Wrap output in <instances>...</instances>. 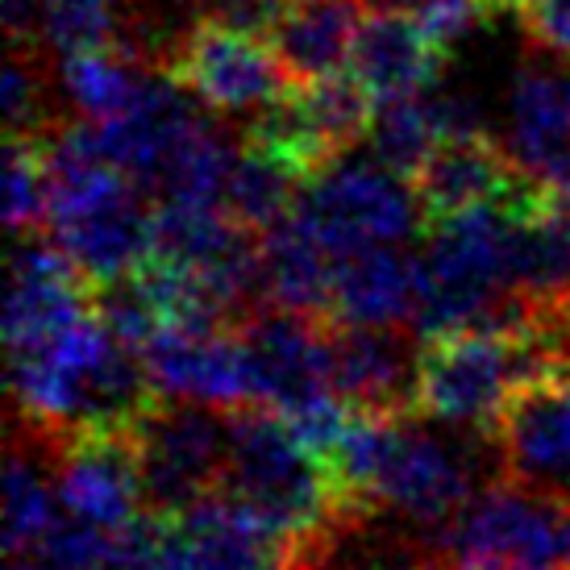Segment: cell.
<instances>
[{
    "mask_svg": "<svg viewBox=\"0 0 570 570\" xmlns=\"http://www.w3.org/2000/svg\"><path fill=\"white\" fill-rule=\"evenodd\" d=\"M438 570H570V512L562 495L491 479L429 538Z\"/></svg>",
    "mask_w": 570,
    "mask_h": 570,
    "instance_id": "obj_4",
    "label": "cell"
},
{
    "mask_svg": "<svg viewBox=\"0 0 570 570\" xmlns=\"http://www.w3.org/2000/svg\"><path fill=\"white\" fill-rule=\"evenodd\" d=\"M59 491H55V466L50 445L42 433L17 421L9 442V466H4V550L9 558H30L38 541L59 521Z\"/></svg>",
    "mask_w": 570,
    "mask_h": 570,
    "instance_id": "obj_20",
    "label": "cell"
},
{
    "mask_svg": "<svg viewBox=\"0 0 570 570\" xmlns=\"http://www.w3.org/2000/svg\"><path fill=\"white\" fill-rule=\"evenodd\" d=\"M366 0H287L271 47L292 83H321L346 76L354 42L366 26Z\"/></svg>",
    "mask_w": 570,
    "mask_h": 570,
    "instance_id": "obj_18",
    "label": "cell"
},
{
    "mask_svg": "<svg viewBox=\"0 0 570 570\" xmlns=\"http://www.w3.org/2000/svg\"><path fill=\"white\" fill-rule=\"evenodd\" d=\"M38 146L50 179L42 225L47 238L96 292L129 279L155 246V208L146 205L150 196L105 155L96 126L80 117L47 134Z\"/></svg>",
    "mask_w": 570,
    "mask_h": 570,
    "instance_id": "obj_1",
    "label": "cell"
},
{
    "mask_svg": "<svg viewBox=\"0 0 570 570\" xmlns=\"http://www.w3.org/2000/svg\"><path fill=\"white\" fill-rule=\"evenodd\" d=\"M562 366L541 337L512 330H445L421 337L416 412L442 425L491 433L517 387Z\"/></svg>",
    "mask_w": 570,
    "mask_h": 570,
    "instance_id": "obj_3",
    "label": "cell"
},
{
    "mask_svg": "<svg viewBox=\"0 0 570 570\" xmlns=\"http://www.w3.org/2000/svg\"><path fill=\"white\" fill-rule=\"evenodd\" d=\"M308 175L292 159H284L279 150H271L258 138H242L238 159L229 167V184H225V213L238 225L267 234L275 225L296 213L301 188Z\"/></svg>",
    "mask_w": 570,
    "mask_h": 570,
    "instance_id": "obj_22",
    "label": "cell"
},
{
    "mask_svg": "<svg viewBox=\"0 0 570 570\" xmlns=\"http://www.w3.org/2000/svg\"><path fill=\"white\" fill-rule=\"evenodd\" d=\"M96 47H117V0H42L38 50L67 59Z\"/></svg>",
    "mask_w": 570,
    "mask_h": 570,
    "instance_id": "obj_23",
    "label": "cell"
},
{
    "mask_svg": "<svg viewBox=\"0 0 570 570\" xmlns=\"http://www.w3.org/2000/svg\"><path fill=\"white\" fill-rule=\"evenodd\" d=\"M238 342L250 366L254 404L292 416L317 400L337 396L330 375V321L325 317L258 304L238 325Z\"/></svg>",
    "mask_w": 570,
    "mask_h": 570,
    "instance_id": "obj_8",
    "label": "cell"
},
{
    "mask_svg": "<svg viewBox=\"0 0 570 570\" xmlns=\"http://www.w3.org/2000/svg\"><path fill=\"white\" fill-rule=\"evenodd\" d=\"M412 333V325L330 321L333 392L366 412H416L421 342Z\"/></svg>",
    "mask_w": 570,
    "mask_h": 570,
    "instance_id": "obj_14",
    "label": "cell"
},
{
    "mask_svg": "<svg viewBox=\"0 0 570 570\" xmlns=\"http://www.w3.org/2000/svg\"><path fill=\"white\" fill-rule=\"evenodd\" d=\"M163 396L200 400L213 409L238 412L254 404L250 366L242 354L238 330L222 325H175L163 321L138 350Z\"/></svg>",
    "mask_w": 570,
    "mask_h": 570,
    "instance_id": "obj_13",
    "label": "cell"
},
{
    "mask_svg": "<svg viewBox=\"0 0 570 570\" xmlns=\"http://www.w3.org/2000/svg\"><path fill=\"white\" fill-rule=\"evenodd\" d=\"M500 471L512 483L570 495V363L541 371L517 387L491 429Z\"/></svg>",
    "mask_w": 570,
    "mask_h": 570,
    "instance_id": "obj_12",
    "label": "cell"
},
{
    "mask_svg": "<svg viewBox=\"0 0 570 570\" xmlns=\"http://www.w3.org/2000/svg\"><path fill=\"white\" fill-rule=\"evenodd\" d=\"M375 13H421L429 0H366Z\"/></svg>",
    "mask_w": 570,
    "mask_h": 570,
    "instance_id": "obj_29",
    "label": "cell"
},
{
    "mask_svg": "<svg viewBox=\"0 0 570 570\" xmlns=\"http://www.w3.org/2000/svg\"><path fill=\"white\" fill-rule=\"evenodd\" d=\"M416 570H438V567H433V562H425V567H416Z\"/></svg>",
    "mask_w": 570,
    "mask_h": 570,
    "instance_id": "obj_32",
    "label": "cell"
},
{
    "mask_svg": "<svg viewBox=\"0 0 570 570\" xmlns=\"http://www.w3.org/2000/svg\"><path fill=\"white\" fill-rule=\"evenodd\" d=\"M109 541V529L83 521V517H71V512H59V521L50 524V533L38 541V550L30 558L42 570H96Z\"/></svg>",
    "mask_w": 570,
    "mask_h": 570,
    "instance_id": "obj_26",
    "label": "cell"
},
{
    "mask_svg": "<svg viewBox=\"0 0 570 570\" xmlns=\"http://www.w3.org/2000/svg\"><path fill=\"white\" fill-rule=\"evenodd\" d=\"M375 100L354 76H333L321 83H292L263 117L246 121V134L279 150L304 175L346 155L366 138Z\"/></svg>",
    "mask_w": 570,
    "mask_h": 570,
    "instance_id": "obj_10",
    "label": "cell"
},
{
    "mask_svg": "<svg viewBox=\"0 0 570 570\" xmlns=\"http://www.w3.org/2000/svg\"><path fill=\"white\" fill-rule=\"evenodd\" d=\"M333 271H337V258L308 229L301 213H292L275 229L263 234V292H267V304L330 321Z\"/></svg>",
    "mask_w": 570,
    "mask_h": 570,
    "instance_id": "obj_19",
    "label": "cell"
},
{
    "mask_svg": "<svg viewBox=\"0 0 570 570\" xmlns=\"http://www.w3.org/2000/svg\"><path fill=\"white\" fill-rule=\"evenodd\" d=\"M200 9H205V21H213V26L271 38V30L284 17L287 0H200Z\"/></svg>",
    "mask_w": 570,
    "mask_h": 570,
    "instance_id": "obj_27",
    "label": "cell"
},
{
    "mask_svg": "<svg viewBox=\"0 0 570 570\" xmlns=\"http://www.w3.org/2000/svg\"><path fill=\"white\" fill-rule=\"evenodd\" d=\"M171 76L188 88L208 112L217 117H263V112L292 88L287 67L271 47V38L238 33L200 21L179 59L171 63Z\"/></svg>",
    "mask_w": 570,
    "mask_h": 570,
    "instance_id": "obj_9",
    "label": "cell"
},
{
    "mask_svg": "<svg viewBox=\"0 0 570 570\" xmlns=\"http://www.w3.org/2000/svg\"><path fill=\"white\" fill-rule=\"evenodd\" d=\"M521 179L524 175L512 167L500 138H491L488 129H483V134L445 138L416 167L412 188H416L429 225H433V222H445V217H459L466 208L504 200V196H512V191L521 188Z\"/></svg>",
    "mask_w": 570,
    "mask_h": 570,
    "instance_id": "obj_15",
    "label": "cell"
},
{
    "mask_svg": "<svg viewBox=\"0 0 570 570\" xmlns=\"http://www.w3.org/2000/svg\"><path fill=\"white\" fill-rule=\"evenodd\" d=\"M47 205L50 179L42 146L26 142V138H9V150H4V222H9V229L17 238L42 229L47 225Z\"/></svg>",
    "mask_w": 570,
    "mask_h": 570,
    "instance_id": "obj_25",
    "label": "cell"
},
{
    "mask_svg": "<svg viewBox=\"0 0 570 570\" xmlns=\"http://www.w3.org/2000/svg\"><path fill=\"white\" fill-rule=\"evenodd\" d=\"M55 71H59V88L71 117H80L88 126H105L134 109L155 67H146L121 47H96L55 59Z\"/></svg>",
    "mask_w": 570,
    "mask_h": 570,
    "instance_id": "obj_21",
    "label": "cell"
},
{
    "mask_svg": "<svg viewBox=\"0 0 570 570\" xmlns=\"http://www.w3.org/2000/svg\"><path fill=\"white\" fill-rule=\"evenodd\" d=\"M296 213L330 246L333 258L371 246H400L429 225L409 175L387 167L375 150L363 155L358 146L304 179Z\"/></svg>",
    "mask_w": 570,
    "mask_h": 570,
    "instance_id": "obj_5",
    "label": "cell"
},
{
    "mask_svg": "<svg viewBox=\"0 0 570 570\" xmlns=\"http://www.w3.org/2000/svg\"><path fill=\"white\" fill-rule=\"evenodd\" d=\"M222 495L246 508L275 538L284 570L301 567L330 538L333 524L354 517L317 450L292 429L284 412L267 404H246L234 412Z\"/></svg>",
    "mask_w": 570,
    "mask_h": 570,
    "instance_id": "obj_2",
    "label": "cell"
},
{
    "mask_svg": "<svg viewBox=\"0 0 570 570\" xmlns=\"http://www.w3.org/2000/svg\"><path fill=\"white\" fill-rule=\"evenodd\" d=\"M567 512H570V495H567Z\"/></svg>",
    "mask_w": 570,
    "mask_h": 570,
    "instance_id": "obj_33",
    "label": "cell"
},
{
    "mask_svg": "<svg viewBox=\"0 0 570 570\" xmlns=\"http://www.w3.org/2000/svg\"><path fill=\"white\" fill-rule=\"evenodd\" d=\"M512 67L500 146L512 167L550 196H570V59L529 42Z\"/></svg>",
    "mask_w": 570,
    "mask_h": 570,
    "instance_id": "obj_7",
    "label": "cell"
},
{
    "mask_svg": "<svg viewBox=\"0 0 570 570\" xmlns=\"http://www.w3.org/2000/svg\"><path fill=\"white\" fill-rule=\"evenodd\" d=\"M445 67H450V50L412 13L366 17L354 55H350V76L363 83V92L375 105L438 83Z\"/></svg>",
    "mask_w": 570,
    "mask_h": 570,
    "instance_id": "obj_16",
    "label": "cell"
},
{
    "mask_svg": "<svg viewBox=\"0 0 570 570\" xmlns=\"http://www.w3.org/2000/svg\"><path fill=\"white\" fill-rule=\"evenodd\" d=\"M491 9H500V13H521L524 0H488Z\"/></svg>",
    "mask_w": 570,
    "mask_h": 570,
    "instance_id": "obj_30",
    "label": "cell"
},
{
    "mask_svg": "<svg viewBox=\"0 0 570 570\" xmlns=\"http://www.w3.org/2000/svg\"><path fill=\"white\" fill-rule=\"evenodd\" d=\"M517 17L529 42L570 59V0H524Z\"/></svg>",
    "mask_w": 570,
    "mask_h": 570,
    "instance_id": "obj_28",
    "label": "cell"
},
{
    "mask_svg": "<svg viewBox=\"0 0 570 570\" xmlns=\"http://www.w3.org/2000/svg\"><path fill=\"white\" fill-rule=\"evenodd\" d=\"M421 304V254L400 246H371L337 258L330 321L346 325H412Z\"/></svg>",
    "mask_w": 570,
    "mask_h": 570,
    "instance_id": "obj_17",
    "label": "cell"
},
{
    "mask_svg": "<svg viewBox=\"0 0 570 570\" xmlns=\"http://www.w3.org/2000/svg\"><path fill=\"white\" fill-rule=\"evenodd\" d=\"M96 570H191L184 541L171 517H159L146 508L142 517H134L126 529H117L109 550Z\"/></svg>",
    "mask_w": 570,
    "mask_h": 570,
    "instance_id": "obj_24",
    "label": "cell"
},
{
    "mask_svg": "<svg viewBox=\"0 0 570 570\" xmlns=\"http://www.w3.org/2000/svg\"><path fill=\"white\" fill-rule=\"evenodd\" d=\"M47 445L63 512L83 517L109 533L126 529L134 517L146 512L134 429H96V433H71V438H47Z\"/></svg>",
    "mask_w": 570,
    "mask_h": 570,
    "instance_id": "obj_11",
    "label": "cell"
},
{
    "mask_svg": "<svg viewBox=\"0 0 570 570\" xmlns=\"http://www.w3.org/2000/svg\"><path fill=\"white\" fill-rule=\"evenodd\" d=\"M9 570H42L33 558H9Z\"/></svg>",
    "mask_w": 570,
    "mask_h": 570,
    "instance_id": "obj_31",
    "label": "cell"
},
{
    "mask_svg": "<svg viewBox=\"0 0 570 570\" xmlns=\"http://www.w3.org/2000/svg\"><path fill=\"white\" fill-rule=\"evenodd\" d=\"M234 412L200 400L163 396L134 425L146 508L159 517H184L200 500L217 495L229 466Z\"/></svg>",
    "mask_w": 570,
    "mask_h": 570,
    "instance_id": "obj_6",
    "label": "cell"
}]
</instances>
